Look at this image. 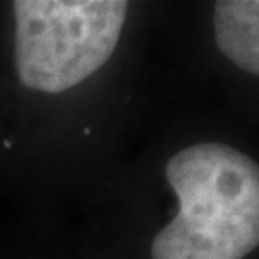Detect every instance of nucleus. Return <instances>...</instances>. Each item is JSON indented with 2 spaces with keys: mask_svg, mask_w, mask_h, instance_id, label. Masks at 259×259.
<instances>
[{
  "mask_svg": "<svg viewBox=\"0 0 259 259\" xmlns=\"http://www.w3.org/2000/svg\"><path fill=\"white\" fill-rule=\"evenodd\" d=\"M215 42L225 58L259 75V0H221L213 12Z\"/></svg>",
  "mask_w": 259,
  "mask_h": 259,
  "instance_id": "nucleus-3",
  "label": "nucleus"
},
{
  "mask_svg": "<svg viewBox=\"0 0 259 259\" xmlns=\"http://www.w3.org/2000/svg\"><path fill=\"white\" fill-rule=\"evenodd\" d=\"M165 177L179 213L156 234L152 259H244L259 248V163L204 142L177 152Z\"/></svg>",
  "mask_w": 259,
  "mask_h": 259,
  "instance_id": "nucleus-1",
  "label": "nucleus"
},
{
  "mask_svg": "<svg viewBox=\"0 0 259 259\" xmlns=\"http://www.w3.org/2000/svg\"><path fill=\"white\" fill-rule=\"evenodd\" d=\"M123 0H16V69L31 91L60 94L111 58L127 18Z\"/></svg>",
  "mask_w": 259,
  "mask_h": 259,
  "instance_id": "nucleus-2",
  "label": "nucleus"
}]
</instances>
